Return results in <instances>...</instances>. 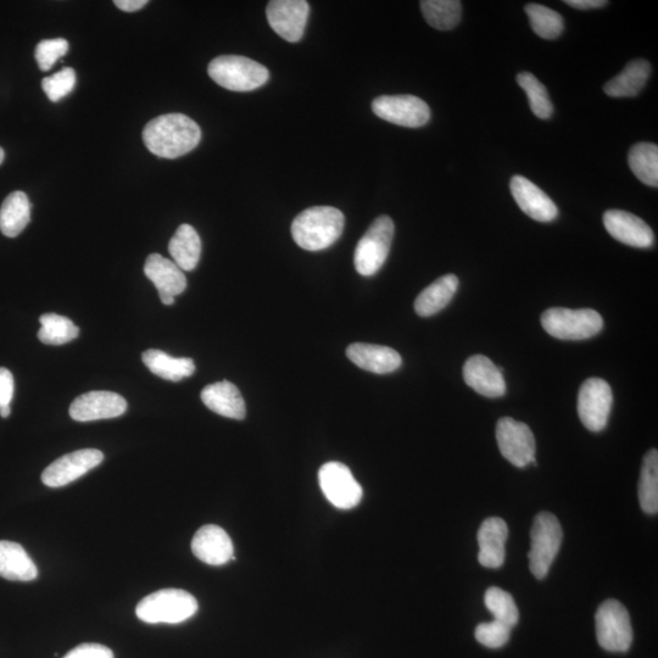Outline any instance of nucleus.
Here are the masks:
<instances>
[{
  "label": "nucleus",
  "mask_w": 658,
  "mask_h": 658,
  "mask_svg": "<svg viewBox=\"0 0 658 658\" xmlns=\"http://www.w3.org/2000/svg\"><path fill=\"white\" fill-rule=\"evenodd\" d=\"M202 139L197 122L183 114L156 117L144 127L143 141L149 152L164 159H177L191 153Z\"/></svg>",
  "instance_id": "1"
},
{
  "label": "nucleus",
  "mask_w": 658,
  "mask_h": 658,
  "mask_svg": "<svg viewBox=\"0 0 658 658\" xmlns=\"http://www.w3.org/2000/svg\"><path fill=\"white\" fill-rule=\"evenodd\" d=\"M345 217L332 206H315L295 217L292 225L294 242L309 252H320L342 236Z\"/></svg>",
  "instance_id": "2"
},
{
  "label": "nucleus",
  "mask_w": 658,
  "mask_h": 658,
  "mask_svg": "<svg viewBox=\"0 0 658 658\" xmlns=\"http://www.w3.org/2000/svg\"><path fill=\"white\" fill-rule=\"evenodd\" d=\"M198 601L188 591L164 589L155 591L139 602L136 615L149 624H178L192 618L198 611Z\"/></svg>",
  "instance_id": "3"
},
{
  "label": "nucleus",
  "mask_w": 658,
  "mask_h": 658,
  "mask_svg": "<svg viewBox=\"0 0 658 658\" xmlns=\"http://www.w3.org/2000/svg\"><path fill=\"white\" fill-rule=\"evenodd\" d=\"M211 80L232 92H252L265 85L270 72L256 61L239 55H221L209 64Z\"/></svg>",
  "instance_id": "4"
},
{
  "label": "nucleus",
  "mask_w": 658,
  "mask_h": 658,
  "mask_svg": "<svg viewBox=\"0 0 658 658\" xmlns=\"http://www.w3.org/2000/svg\"><path fill=\"white\" fill-rule=\"evenodd\" d=\"M563 532L559 520L550 512L535 516L531 531V550L528 552L529 568L537 579L548 576L552 562L561 548Z\"/></svg>",
  "instance_id": "5"
},
{
  "label": "nucleus",
  "mask_w": 658,
  "mask_h": 658,
  "mask_svg": "<svg viewBox=\"0 0 658 658\" xmlns=\"http://www.w3.org/2000/svg\"><path fill=\"white\" fill-rule=\"evenodd\" d=\"M542 326L551 337L561 340L593 338L604 327L599 312L591 309L552 308L542 315Z\"/></svg>",
  "instance_id": "6"
},
{
  "label": "nucleus",
  "mask_w": 658,
  "mask_h": 658,
  "mask_svg": "<svg viewBox=\"0 0 658 658\" xmlns=\"http://www.w3.org/2000/svg\"><path fill=\"white\" fill-rule=\"evenodd\" d=\"M394 231L389 216H379L373 221L355 250V269L361 276L371 277L382 269L392 247Z\"/></svg>",
  "instance_id": "7"
},
{
  "label": "nucleus",
  "mask_w": 658,
  "mask_h": 658,
  "mask_svg": "<svg viewBox=\"0 0 658 658\" xmlns=\"http://www.w3.org/2000/svg\"><path fill=\"white\" fill-rule=\"evenodd\" d=\"M596 637L602 649L627 652L633 643V628L629 613L620 601L602 602L595 616Z\"/></svg>",
  "instance_id": "8"
},
{
  "label": "nucleus",
  "mask_w": 658,
  "mask_h": 658,
  "mask_svg": "<svg viewBox=\"0 0 658 658\" xmlns=\"http://www.w3.org/2000/svg\"><path fill=\"white\" fill-rule=\"evenodd\" d=\"M319 482L326 499L339 510L354 509L364 495L353 472L340 462H327L323 465L319 472Z\"/></svg>",
  "instance_id": "9"
},
{
  "label": "nucleus",
  "mask_w": 658,
  "mask_h": 658,
  "mask_svg": "<svg viewBox=\"0 0 658 658\" xmlns=\"http://www.w3.org/2000/svg\"><path fill=\"white\" fill-rule=\"evenodd\" d=\"M613 395L610 384L601 378H589L578 394V415L591 432L605 429L611 414Z\"/></svg>",
  "instance_id": "10"
},
{
  "label": "nucleus",
  "mask_w": 658,
  "mask_h": 658,
  "mask_svg": "<svg viewBox=\"0 0 658 658\" xmlns=\"http://www.w3.org/2000/svg\"><path fill=\"white\" fill-rule=\"evenodd\" d=\"M496 442L501 455L518 468L535 464V439L526 423L504 417L496 425Z\"/></svg>",
  "instance_id": "11"
},
{
  "label": "nucleus",
  "mask_w": 658,
  "mask_h": 658,
  "mask_svg": "<svg viewBox=\"0 0 658 658\" xmlns=\"http://www.w3.org/2000/svg\"><path fill=\"white\" fill-rule=\"evenodd\" d=\"M372 110L390 124L418 128L431 120V109L425 100L415 96H382L373 100Z\"/></svg>",
  "instance_id": "12"
},
{
  "label": "nucleus",
  "mask_w": 658,
  "mask_h": 658,
  "mask_svg": "<svg viewBox=\"0 0 658 658\" xmlns=\"http://www.w3.org/2000/svg\"><path fill=\"white\" fill-rule=\"evenodd\" d=\"M309 15L310 4L305 0H272L266 9L271 29L291 43L303 38Z\"/></svg>",
  "instance_id": "13"
},
{
  "label": "nucleus",
  "mask_w": 658,
  "mask_h": 658,
  "mask_svg": "<svg viewBox=\"0 0 658 658\" xmlns=\"http://www.w3.org/2000/svg\"><path fill=\"white\" fill-rule=\"evenodd\" d=\"M104 461V454L97 449H83L60 457L42 473V482L49 488L65 487L85 476Z\"/></svg>",
  "instance_id": "14"
},
{
  "label": "nucleus",
  "mask_w": 658,
  "mask_h": 658,
  "mask_svg": "<svg viewBox=\"0 0 658 658\" xmlns=\"http://www.w3.org/2000/svg\"><path fill=\"white\" fill-rule=\"evenodd\" d=\"M127 401L113 392L80 395L70 406V416L77 422L109 420L125 414Z\"/></svg>",
  "instance_id": "15"
},
{
  "label": "nucleus",
  "mask_w": 658,
  "mask_h": 658,
  "mask_svg": "<svg viewBox=\"0 0 658 658\" xmlns=\"http://www.w3.org/2000/svg\"><path fill=\"white\" fill-rule=\"evenodd\" d=\"M604 226L616 241L627 244L629 247L646 249L654 245V232L648 223L627 211H606Z\"/></svg>",
  "instance_id": "16"
},
{
  "label": "nucleus",
  "mask_w": 658,
  "mask_h": 658,
  "mask_svg": "<svg viewBox=\"0 0 658 658\" xmlns=\"http://www.w3.org/2000/svg\"><path fill=\"white\" fill-rule=\"evenodd\" d=\"M144 273L158 289L161 303L174 305L175 297L186 291L187 278L174 261L160 254L149 255L144 265Z\"/></svg>",
  "instance_id": "17"
},
{
  "label": "nucleus",
  "mask_w": 658,
  "mask_h": 658,
  "mask_svg": "<svg viewBox=\"0 0 658 658\" xmlns=\"http://www.w3.org/2000/svg\"><path fill=\"white\" fill-rule=\"evenodd\" d=\"M513 199L524 214L538 222H551L559 216V209L548 194L523 176H513L510 182Z\"/></svg>",
  "instance_id": "18"
},
{
  "label": "nucleus",
  "mask_w": 658,
  "mask_h": 658,
  "mask_svg": "<svg viewBox=\"0 0 658 658\" xmlns=\"http://www.w3.org/2000/svg\"><path fill=\"white\" fill-rule=\"evenodd\" d=\"M195 557L210 566H222L234 560V548L230 535L215 524H206L195 533L192 540Z\"/></svg>",
  "instance_id": "19"
},
{
  "label": "nucleus",
  "mask_w": 658,
  "mask_h": 658,
  "mask_svg": "<svg viewBox=\"0 0 658 658\" xmlns=\"http://www.w3.org/2000/svg\"><path fill=\"white\" fill-rule=\"evenodd\" d=\"M464 379L468 387L483 397L495 399L506 393L503 371L487 356H471L464 366Z\"/></svg>",
  "instance_id": "20"
},
{
  "label": "nucleus",
  "mask_w": 658,
  "mask_h": 658,
  "mask_svg": "<svg viewBox=\"0 0 658 658\" xmlns=\"http://www.w3.org/2000/svg\"><path fill=\"white\" fill-rule=\"evenodd\" d=\"M509 538V528L503 518L490 517L479 528L478 561L483 567L500 568L505 562V544Z\"/></svg>",
  "instance_id": "21"
},
{
  "label": "nucleus",
  "mask_w": 658,
  "mask_h": 658,
  "mask_svg": "<svg viewBox=\"0 0 658 658\" xmlns=\"http://www.w3.org/2000/svg\"><path fill=\"white\" fill-rule=\"evenodd\" d=\"M348 358L362 370L387 375L397 371L403 364L398 351L392 348L365 343L351 344L347 349Z\"/></svg>",
  "instance_id": "22"
},
{
  "label": "nucleus",
  "mask_w": 658,
  "mask_h": 658,
  "mask_svg": "<svg viewBox=\"0 0 658 658\" xmlns=\"http://www.w3.org/2000/svg\"><path fill=\"white\" fill-rule=\"evenodd\" d=\"M202 400L209 410L215 414L244 420L247 407L239 389L228 381L217 382L206 386L202 392Z\"/></svg>",
  "instance_id": "23"
},
{
  "label": "nucleus",
  "mask_w": 658,
  "mask_h": 658,
  "mask_svg": "<svg viewBox=\"0 0 658 658\" xmlns=\"http://www.w3.org/2000/svg\"><path fill=\"white\" fill-rule=\"evenodd\" d=\"M0 577L15 582H31L38 577L35 562L18 543L0 542Z\"/></svg>",
  "instance_id": "24"
},
{
  "label": "nucleus",
  "mask_w": 658,
  "mask_h": 658,
  "mask_svg": "<svg viewBox=\"0 0 658 658\" xmlns=\"http://www.w3.org/2000/svg\"><path fill=\"white\" fill-rule=\"evenodd\" d=\"M651 75L648 60L630 61L620 75L607 82L604 91L612 98H630L638 96Z\"/></svg>",
  "instance_id": "25"
},
{
  "label": "nucleus",
  "mask_w": 658,
  "mask_h": 658,
  "mask_svg": "<svg viewBox=\"0 0 658 658\" xmlns=\"http://www.w3.org/2000/svg\"><path fill=\"white\" fill-rule=\"evenodd\" d=\"M459 278L455 275H445L434 281L425 291L418 295L415 301V311L418 316L431 317L442 311L459 289Z\"/></svg>",
  "instance_id": "26"
},
{
  "label": "nucleus",
  "mask_w": 658,
  "mask_h": 658,
  "mask_svg": "<svg viewBox=\"0 0 658 658\" xmlns=\"http://www.w3.org/2000/svg\"><path fill=\"white\" fill-rule=\"evenodd\" d=\"M169 253L182 271H193L202 256V241L191 225H181L171 238Z\"/></svg>",
  "instance_id": "27"
},
{
  "label": "nucleus",
  "mask_w": 658,
  "mask_h": 658,
  "mask_svg": "<svg viewBox=\"0 0 658 658\" xmlns=\"http://www.w3.org/2000/svg\"><path fill=\"white\" fill-rule=\"evenodd\" d=\"M31 221V203L24 192L8 195L0 208V231L5 237L15 238Z\"/></svg>",
  "instance_id": "28"
},
{
  "label": "nucleus",
  "mask_w": 658,
  "mask_h": 658,
  "mask_svg": "<svg viewBox=\"0 0 658 658\" xmlns=\"http://www.w3.org/2000/svg\"><path fill=\"white\" fill-rule=\"evenodd\" d=\"M144 365L155 376L166 379V381L180 382L183 378L191 377L195 372V365L192 359L172 358L164 351L150 349L144 351L142 355Z\"/></svg>",
  "instance_id": "29"
},
{
  "label": "nucleus",
  "mask_w": 658,
  "mask_h": 658,
  "mask_svg": "<svg viewBox=\"0 0 658 658\" xmlns=\"http://www.w3.org/2000/svg\"><path fill=\"white\" fill-rule=\"evenodd\" d=\"M630 170L639 181L650 187H658V147L654 143H638L628 155Z\"/></svg>",
  "instance_id": "30"
},
{
  "label": "nucleus",
  "mask_w": 658,
  "mask_h": 658,
  "mask_svg": "<svg viewBox=\"0 0 658 658\" xmlns=\"http://www.w3.org/2000/svg\"><path fill=\"white\" fill-rule=\"evenodd\" d=\"M641 509L649 515L658 512V451L652 449L645 455L639 481Z\"/></svg>",
  "instance_id": "31"
},
{
  "label": "nucleus",
  "mask_w": 658,
  "mask_h": 658,
  "mask_svg": "<svg viewBox=\"0 0 658 658\" xmlns=\"http://www.w3.org/2000/svg\"><path fill=\"white\" fill-rule=\"evenodd\" d=\"M421 10L428 24L440 31L455 29L461 20V2L457 0H423Z\"/></svg>",
  "instance_id": "32"
},
{
  "label": "nucleus",
  "mask_w": 658,
  "mask_h": 658,
  "mask_svg": "<svg viewBox=\"0 0 658 658\" xmlns=\"http://www.w3.org/2000/svg\"><path fill=\"white\" fill-rule=\"evenodd\" d=\"M39 322L42 328L39 329L38 339L46 345H64L80 334V328L65 316L46 314L39 317Z\"/></svg>",
  "instance_id": "33"
},
{
  "label": "nucleus",
  "mask_w": 658,
  "mask_h": 658,
  "mask_svg": "<svg viewBox=\"0 0 658 658\" xmlns=\"http://www.w3.org/2000/svg\"><path fill=\"white\" fill-rule=\"evenodd\" d=\"M526 13L531 21L532 29L539 37L544 39H556L565 30V22L562 16L542 4L526 5Z\"/></svg>",
  "instance_id": "34"
},
{
  "label": "nucleus",
  "mask_w": 658,
  "mask_h": 658,
  "mask_svg": "<svg viewBox=\"0 0 658 658\" xmlns=\"http://www.w3.org/2000/svg\"><path fill=\"white\" fill-rule=\"evenodd\" d=\"M517 83L526 92L533 114L539 119L549 120L554 114V105L543 83L531 72H521L517 76Z\"/></svg>",
  "instance_id": "35"
},
{
  "label": "nucleus",
  "mask_w": 658,
  "mask_h": 658,
  "mask_svg": "<svg viewBox=\"0 0 658 658\" xmlns=\"http://www.w3.org/2000/svg\"><path fill=\"white\" fill-rule=\"evenodd\" d=\"M485 606L493 613L495 621L501 622L513 628L520 620L515 600L510 593L500 588H490L484 596Z\"/></svg>",
  "instance_id": "36"
},
{
  "label": "nucleus",
  "mask_w": 658,
  "mask_h": 658,
  "mask_svg": "<svg viewBox=\"0 0 658 658\" xmlns=\"http://www.w3.org/2000/svg\"><path fill=\"white\" fill-rule=\"evenodd\" d=\"M75 86L76 72L71 68H64L53 76L43 78L42 81L43 91L53 103H58L59 100L69 96Z\"/></svg>",
  "instance_id": "37"
},
{
  "label": "nucleus",
  "mask_w": 658,
  "mask_h": 658,
  "mask_svg": "<svg viewBox=\"0 0 658 658\" xmlns=\"http://www.w3.org/2000/svg\"><path fill=\"white\" fill-rule=\"evenodd\" d=\"M69 52V42L64 38L44 39L36 48L35 57L42 71H49L60 58Z\"/></svg>",
  "instance_id": "38"
},
{
  "label": "nucleus",
  "mask_w": 658,
  "mask_h": 658,
  "mask_svg": "<svg viewBox=\"0 0 658 658\" xmlns=\"http://www.w3.org/2000/svg\"><path fill=\"white\" fill-rule=\"evenodd\" d=\"M511 629L506 624L493 621L482 623L476 628V639L478 643L487 646L489 649H499L509 641Z\"/></svg>",
  "instance_id": "39"
},
{
  "label": "nucleus",
  "mask_w": 658,
  "mask_h": 658,
  "mask_svg": "<svg viewBox=\"0 0 658 658\" xmlns=\"http://www.w3.org/2000/svg\"><path fill=\"white\" fill-rule=\"evenodd\" d=\"M64 658H114V652L100 644H81Z\"/></svg>",
  "instance_id": "40"
},
{
  "label": "nucleus",
  "mask_w": 658,
  "mask_h": 658,
  "mask_svg": "<svg viewBox=\"0 0 658 658\" xmlns=\"http://www.w3.org/2000/svg\"><path fill=\"white\" fill-rule=\"evenodd\" d=\"M14 377L7 368H0V407L9 406L14 398Z\"/></svg>",
  "instance_id": "41"
},
{
  "label": "nucleus",
  "mask_w": 658,
  "mask_h": 658,
  "mask_svg": "<svg viewBox=\"0 0 658 658\" xmlns=\"http://www.w3.org/2000/svg\"><path fill=\"white\" fill-rule=\"evenodd\" d=\"M565 3L579 10L600 9L609 4L604 0H566Z\"/></svg>",
  "instance_id": "42"
},
{
  "label": "nucleus",
  "mask_w": 658,
  "mask_h": 658,
  "mask_svg": "<svg viewBox=\"0 0 658 658\" xmlns=\"http://www.w3.org/2000/svg\"><path fill=\"white\" fill-rule=\"evenodd\" d=\"M114 4L126 13H135L146 7L148 0H115Z\"/></svg>",
  "instance_id": "43"
},
{
  "label": "nucleus",
  "mask_w": 658,
  "mask_h": 658,
  "mask_svg": "<svg viewBox=\"0 0 658 658\" xmlns=\"http://www.w3.org/2000/svg\"><path fill=\"white\" fill-rule=\"evenodd\" d=\"M10 412H11V407H10V405H9V406H3V407H0V416H2L3 418H8L9 415H10Z\"/></svg>",
  "instance_id": "44"
},
{
  "label": "nucleus",
  "mask_w": 658,
  "mask_h": 658,
  "mask_svg": "<svg viewBox=\"0 0 658 658\" xmlns=\"http://www.w3.org/2000/svg\"><path fill=\"white\" fill-rule=\"evenodd\" d=\"M4 158H5L4 150L3 148H0V165L3 164Z\"/></svg>",
  "instance_id": "45"
}]
</instances>
